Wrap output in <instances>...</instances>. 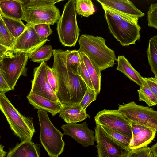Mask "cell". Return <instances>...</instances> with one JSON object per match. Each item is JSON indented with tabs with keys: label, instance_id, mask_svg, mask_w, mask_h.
I'll return each mask as SVG.
<instances>
[{
	"label": "cell",
	"instance_id": "cell-9",
	"mask_svg": "<svg viewBox=\"0 0 157 157\" xmlns=\"http://www.w3.org/2000/svg\"><path fill=\"white\" fill-rule=\"evenodd\" d=\"M117 110L131 123L149 127L156 132L157 111L153 108L138 105L132 101L128 103L118 105Z\"/></svg>",
	"mask_w": 157,
	"mask_h": 157
},
{
	"label": "cell",
	"instance_id": "cell-13",
	"mask_svg": "<svg viewBox=\"0 0 157 157\" xmlns=\"http://www.w3.org/2000/svg\"><path fill=\"white\" fill-rule=\"evenodd\" d=\"M98 157H125L128 151L107 137L99 124L94 128Z\"/></svg>",
	"mask_w": 157,
	"mask_h": 157
},
{
	"label": "cell",
	"instance_id": "cell-41",
	"mask_svg": "<svg viewBox=\"0 0 157 157\" xmlns=\"http://www.w3.org/2000/svg\"><path fill=\"white\" fill-rule=\"evenodd\" d=\"M6 154V152L4 150V146L0 145V157H4Z\"/></svg>",
	"mask_w": 157,
	"mask_h": 157
},
{
	"label": "cell",
	"instance_id": "cell-26",
	"mask_svg": "<svg viewBox=\"0 0 157 157\" xmlns=\"http://www.w3.org/2000/svg\"><path fill=\"white\" fill-rule=\"evenodd\" d=\"M52 50L51 45H43L36 51L29 54V57L34 62H45L53 56Z\"/></svg>",
	"mask_w": 157,
	"mask_h": 157
},
{
	"label": "cell",
	"instance_id": "cell-14",
	"mask_svg": "<svg viewBox=\"0 0 157 157\" xmlns=\"http://www.w3.org/2000/svg\"><path fill=\"white\" fill-rule=\"evenodd\" d=\"M61 128L63 134L70 136L83 147L94 145L95 141V132L88 128L86 122L81 124L67 123L62 125Z\"/></svg>",
	"mask_w": 157,
	"mask_h": 157
},
{
	"label": "cell",
	"instance_id": "cell-29",
	"mask_svg": "<svg viewBox=\"0 0 157 157\" xmlns=\"http://www.w3.org/2000/svg\"><path fill=\"white\" fill-rule=\"evenodd\" d=\"M81 62L82 59L78 50H67L66 63L69 70L73 73L78 74V69Z\"/></svg>",
	"mask_w": 157,
	"mask_h": 157
},
{
	"label": "cell",
	"instance_id": "cell-32",
	"mask_svg": "<svg viewBox=\"0 0 157 157\" xmlns=\"http://www.w3.org/2000/svg\"><path fill=\"white\" fill-rule=\"evenodd\" d=\"M34 29L41 41H43L52 33L50 25L42 24L33 26Z\"/></svg>",
	"mask_w": 157,
	"mask_h": 157
},
{
	"label": "cell",
	"instance_id": "cell-39",
	"mask_svg": "<svg viewBox=\"0 0 157 157\" xmlns=\"http://www.w3.org/2000/svg\"><path fill=\"white\" fill-rule=\"evenodd\" d=\"M13 53L12 51L0 44V59Z\"/></svg>",
	"mask_w": 157,
	"mask_h": 157
},
{
	"label": "cell",
	"instance_id": "cell-11",
	"mask_svg": "<svg viewBox=\"0 0 157 157\" xmlns=\"http://www.w3.org/2000/svg\"><path fill=\"white\" fill-rule=\"evenodd\" d=\"M47 65L45 62H43L34 69L33 78L31 81V88L29 94H35L53 101H59L48 80Z\"/></svg>",
	"mask_w": 157,
	"mask_h": 157
},
{
	"label": "cell",
	"instance_id": "cell-27",
	"mask_svg": "<svg viewBox=\"0 0 157 157\" xmlns=\"http://www.w3.org/2000/svg\"><path fill=\"white\" fill-rule=\"evenodd\" d=\"M75 10L78 15L88 17L95 11L94 5L91 0H76Z\"/></svg>",
	"mask_w": 157,
	"mask_h": 157
},
{
	"label": "cell",
	"instance_id": "cell-2",
	"mask_svg": "<svg viewBox=\"0 0 157 157\" xmlns=\"http://www.w3.org/2000/svg\"><path fill=\"white\" fill-rule=\"evenodd\" d=\"M110 33L123 46L135 44L140 38L138 18L124 15L101 5Z\"/></svg>",
	"mask_w": 157,
	"mask_h": 157
},
{
	"label": "cell",
	"instance_id": "cell-44",
	"mask_svg": "<svg viewBox=\"0 0 157 157\" xmlns=\"http://www.w3.org/2000/svg\"><path fill=\"white\" fill-rule=\"evenodd\" d=\"M1 14H0V15Z\"/></svg>",
	"mask_w": 157,
	"mask_h": 157
},
{
	"label": "cell",
	"instance_id": "cell-4",
	"mask_svg": "<svg viewBox=\"0 0 157 157\" xmlns=\"http://www.w3.org/2000/svg\"><path fill=\"white\" fill-rule=\"evenodd\" d=\"M78 41V52L84 53L101 71L113 67L117 60L114 51L106 45L103 37L82 34Z\"/></svg>",
	"mask_w": 157,
	"mask_h": 157
},
{
	"label": "cell",
	"instance_id": "cell-6",
	"mask_svg": "<svg viewBox=\"0 0 157 157\" xmlns=\"http://www.w3.org/2000/svg\"><path fill=\"white\" fill-rule=\"evenodd\" d=\"M76 13L75 0H68L64 5L63 12L56 22L59 41L65 46H75L79 37Z\"/></svg>",
	"mask_w": 157,
	"mask_h": 157
},
{
	"label": "cell",
	"instance_id": "cell-16",
	"mask_svg": "<svg viewBox=\"0 0 157 157\" xmlns=\"http://www.w3.org/2000/svg\"><path fill=\"white\" fill-rule=\"evenodd\" d=\"M96 1L101 5L132 17L139 18L143 17L145 15L130 0H96Z\"/></svg>",
	"mask_w": 157,
	"mask_h": 157
},
{
	"label": "cell",
	"instance_id": "cell-5",
	"mask_svg": "<svg viewBox=\"0 0 157 157\" xmlns=\"http://www.w3.org/2000/svg\"><path fill=\"white\" fill-rule=\"evenodd\" d=\"M0 110L11 129L21 141H32L36 132L32 119L21 114L3 92H0Z\"/></svg>",
	"mask_w": 157,
	"mask_h": 157
},
{
	"label": "cell",
	"instance_id": "cell-43",
	"mask_svg": "<svg viewBox=\"0 0 157 157\" xmlns=\"http://www.w3.org/2000/svg\"><path fill=\"white\" fill-rule=\"evenodd\" d=\"M0 138H1V136H0Z\"/></svg>",
	"mask_w": 157,
	"mask_h": 157
},
{
	"label": "cell",
	"instance_id": "cell-28",
	"mask_svg": "<svg viewBox=\"0 0 157 157\" xmlns=\"http://www.w3.org/2000/svg\"><path fill=\"white\" fill-rule=\"evenodd\" d=\"M15 40L6 26L0 15V44L12 51Z\"/></svg>",
	"mask_w": 157,
	"mask_h": 157
},
{
	"label": "cell",
	"instance_id": "cell-18",
	"mask_svg": "<svg viewBox=\"0 0 157 157\" xmlns=\"http://www.w3.org/2000/svg\"><path fill=\"white\" fill-rule=\"evenodd\" d=\"M59 116L67 123H77L90 117L86 110L82 109L79 103L62 105V109L59 112Z\"/></svg>",
	"mask_w": 157,
	"mask_h": 157
},
{
	"label": "cell",
	"instance_id": "cell-40",
	"mask_svg": "<svg viewBox=\"0 0 157 157\" xmlns=\"http://www.w3.org/2000/svg\"><path fill=\"white\" fill-rule=\"evenodd\" d=\"M150 148L153 157H157V143H156Z\"/></svg>",
	"mask_w": 157,
	"mask_h": 157
},
{
	"label": "cell",
	"instance_id": "cell-10",
	"mask_svg": "<svg viewBox=\"0 0 157 157\" xmlns=\"http://www.w3.org/2000/svg\"><path fill=\"white\" fill-rule=\"evenodd\" d=\"M94 119L96 124L104 125L131 140L132 136L131 123L118 110L104 109L97 113Z\"/></svg>",
	"mask_w": 157,
	"mask_h": 157
},
{
	"label": "cell",
	"instance_id": "cell-22",
	"mask_svg": "<svg viewBox=\"0 0 157 157\" xmlns=\"http://www.w3.org/2000/svg\"><path fill=\"white\" fill-rule=\"evenodd\" d=\"M79 54L90 75L94 89L98 94L101 89V71L99 68L82 52Z\"/></svg>",
	"mask_w": 157,
	"mask_h": 157
},
{
	"label": "cell",
	"instance_id": "cell-1",
	"mask_svg": "<svg viewBox=\"0 0 157 157\" xmlns=\"http://www.w3.org/2000/svg\"><path fill=\"white\" fill-rule=\"evenodd\" d=\"M54 60L52 68L56 75L58 89L56 95L62 105L79 103L87 89L81 77L69 70L67 66V50H52Z\"/></svg>",
	"mask_w": 157,
	"mask_h": 157
},
{
	"label": "cell",
	"instance_id": "cell-23",
	"mask_svg": "<svg viewBox=\"0 0 157 157\" xmlns=\"http://www.w3.org/2000/svg\"><path fill=\"white\" fill-rule=\"evenodd\" d=\"M100 125L103 132L107 137L125 150H129V147L131 141L130 139L104 125Z\"/></svg>",
	"mask_w": 157,
	"mask_h": 157
},
{
	"label": "cell",
	"instance_id": "cell-30",
	"mask_svg": "<svg viewBox=\"0 0 157 157\" xmlns=\"http://www.w3.org/2000/svg\"><path fill=\"white\" fill-rule=\"evenodd\" d=\"M137 90L139 101L145 102L149 107L156 105L157 98L154 95L145 82L143 86Z\"/></svg>",
	"mask_w": 157,
	"mask_h": 157
},
{
	"label": "cell",
	"instance_id": "cell-35",
	"mask_svg": "<svg viewBox=\"0 0 157 157\" xmlns=\"http://www.w3.org/2000/svg\"><path fill=\"white\" fill-rule=\"evenodd\" d=\"M77 72L78 75L84 82L86 86L94 89L90 75L82 60L81 64L78 68Z\"/></svg>",
	"mask_w": 157,
	"mask_h": 157
},
{
	"label": "cell",
	"instance_id": "cell-33",
	"mask_svg": "<svg viewBox=\"0 0 157 157\" xmlns=\"http://www.w3.org/2000/svg\"><path fill=\"white\" fill-rule=\"evenodd\" d=\"M148 25L157 29V3H152L149 7L147 13Z\"/></svg>",
	"mask_w": 157,
	"mask_h": 157
},
{
	"label": "cell",
	"instance_id": "cell-42",
	"mask_svg": "<svg viewBox=\"0 0 157 157\" xmlns=\"http://www.w3.org/2000/svg\"><path fill=\"white\" fill-rule=\"evenodd\" d=\"M148 157H153L152 155V154L151 152H150V154L148 156Z\"/></svg>",
	"mask_w": 157,
	"mask_h": 157
},
{
	"label": "cell",
	"instance_id": "cell-34",
	"mask_svg": "<svg viewBox=\"0 0 157 157\" xmlns=\"http://www.w3.org/2000/svg\"><path fill=\"white\" fill-rule=\"evenodd\" d=\"M150 152V147H144L128 151L125 157H148Z\"/></svg>",
	"mask_w": 157,
	"mask_h": 157
},
{
	"label": "cell",
	"instance_id": "cell-37",
	"mask_svg": "<svg viewBox=\"0 0 157 157\" xmlns=\"http://www.w3.org/2000/svg\"><path fill=\"white\" fill-rule=\"evenodd\" d=\"M144 79L150 90L157 98V77H144Z\"/></svg>",
	"mask_w": 157,
	"mask_h": 157
},
{
	"label": "cell",
	"instance_id": "cell-24",
	"mask_svg": "<svg viewBox=\"0 0 157 157\" xmlns=\"http://www.w3.org/2000/svg\"><path fill=\"white\" fill-rule=\"evenodd\" d=\"M147 52L148 62L151 71L157 77V35L151 38Z\"/></svg>",
	"mask_w": 157,
	"mask_h": 157
},
{
	"label": "cell",
	"instance_id": "cell-21",
	"mask_svg": "<svg viewBox=\"0 0 157 157\" xmlns=\"http://www.w3.org/2000/svg\"><path fill=\"white\" fill-rule=\"evenodd\" d=\"M117 61V70L121 71L140 87L143 86L145 82L144 78L133 67L124 56H119Z\"/></svg>",
	"mask_w": 157,
	"mask_h": 157
},
{
	"label": "cell",
	"instance_id": "cell-17",
	"mask_svg": "<svg viewBox=\"0 0 157 157\" xmlns=\"http://www.w3.org/2000/svg\"><path fill=\"white\" fill-rule=\"evenodd\" d=\"M27 98L34 109L45 111L54 116L61 110L62 105L59 101H55L34 94H29Z\"/></svg>",
	"mask_w": 157,
	"mask_h": 157
},
{
	"label": "cell",
	"instance_id": "cell-31",
	"mask_svg": "<svg viewBox=\"0 0 157 157\" xmlns=\"http://www.w3.org/2000/svg\"><path fill=\"white\" fill-rule=\"evenodd\" d=\"M97 94L93 89L87 86V89L81 101L79 103L82 110H86L88 106L97 98Z\"/></svg>",
	"mask_w": 157,
	"mask_h": 157
},
{
	"label": "cell",
	"instance_id": "cell-36",
	"mask_svg": "<svg viewBox=\"0 0 157 157\" xmlns=\"http://www.w3.org/2000/svg\"><path fill=\"white\" fill-rule=\"evenodd\" d=\"M46 72L48 82L54 92L56 94L58 89V81L54 71L48 65Z\"/></svg>",
	"mask_w": 157,
	"mask_h": 157
},
{
	"label": "cell",
	"instance_id": "cell-8",
	"mask_svg": "<svg viewBox=\"0 0 157 157\" xmlns=\"http://www.w3.org/2000/svg\"><path fill=\"white\" fill-rule=\"evenodd\" d=\"M29 57L27 53H13L0 59V72L11 90H14L21 75L27 76Z\"/></svg>",
	"mask_w": 157,
	"mask_h": 157
},
{
	"label": "cell",
	"instance_id": "cell-15",
	"mask_svg": "<svg viewBox=\"0 0 157 157\" xmlns=\"http://www.w3.org/2000/svg\"><path fill=\"white\" fill-rule=\"evenodd\" d=\"M131 124L132 136L129 150L147 147L155 138L156 132L151 128L135 123Z\"/></svg>",
	"mask_w": 157,
	"mask_h": 157
},
{
	"label": "cell",
	"instance_id": "cell-38",
	"mask_svg": "<svg viewBox=\"0 0 157 157\" xmlns=\"http://www.w3.org/2000/svg\"><path fill=\"white\" fill-rule=\"evenodd\" d=\"M11 90L0 72V92L6 93Z\"/></svg>",
	"mask_w": 157,
	"mask_h": 157
},
{
	"label": "cell",
	"instance_id": "cell-12",
	"mask_svg": "<svg viewBox=\"0 0 157 157\" xmlns=\"http://www.w3.org/2000/svg\"><path fill=\"white\" fill-rule=\"evenodd\" d=\"M49 41L48 39L41 41L33 26L26 27L23 32L15 40L12 51L14 54L21 53L29 55L36 51Z\"/></svg>",
	"mask_w": 157,
	"mask_h": 157
},
{
	"label": "cell",
	"instance_id": "cell-7",
	"mask_svg": "<svg viewBox=\"0 0 157 157\" xmlns=\"http://www.w3.org/2000/svg\"><path fill=\"white\" fill-rule=\"evenodd\" d=\"M38 116L40 126V139L49 157H58L64 151V135L51 122L48 112L38 110Z\"/></svg>",
	"mask_w": 157,
	"mask_h": 157
},
{
	"label": "cell",
	"instance_id": "cell-25",
	"mask_svg": "<svg viewBox=\"0 0 157 157\" xmlns=\"http://www.w3.org/2000/svg\"><path fill=\"white\" fill-rule=\"evenodd\" d=\"M1 16L8 30L16 40L24 31L25 25L21 20L11 19L1 15Z\"/></svg>",
	"mask_w": 157,
	"mask_h": 157
},
{
	"label": "cell",
	"instance_id": "cell-3",
	"mask_svg": "<svg viewBox=\"0 0 157 157\" xmlns=\"http://www.w3.org/2000/svg\"><path fill=\"white\" fill-rule=\"evenodd\" d=\"M62 0H20L26 27L42 24L53 25L60 15L55 4Z\"/></svg>",
	"mask_w": 157,
	"mask_h": 157
},
{
	"label": "cell",
	"instance_id": "cell-20",
	"mask_svg": "<svg viewBox=\"0 0 157 157\" xmlns=\"http://www.w3.org/2000/svg\"><path fill=\"white\" fill-rule=\"evenodd\" d=\"M40 146L32 141H25L17 144L7 157H40Z\"/></svg>",
	"mask_w": 157,
	"mask_h": 157
},
{
	"label": "cell",
	"instance_id": "cell-19",
	"mask_svg": "<svg viewBox=\"0 0 157 157\" xmlns=\"http://www.w3.org/2000/svg\"><path fill=\"white\" fill-rule=\"evenodd\" d=\"M0 13L9 18L23 20L24 15L20 0H0Z\"/></svg>",
	"mask_w": 157,
	"mask_h": 157
}]
</instances>
